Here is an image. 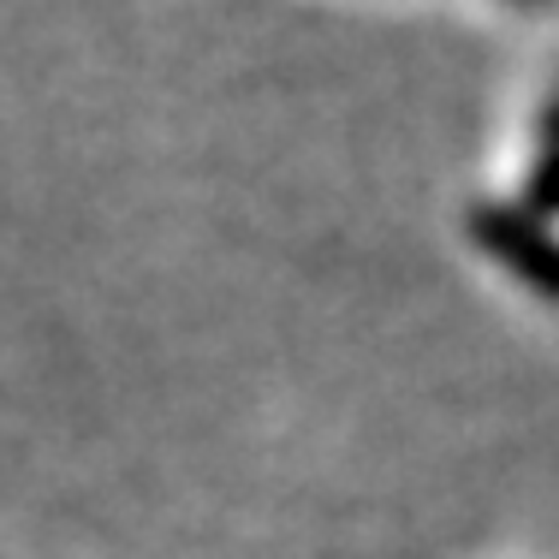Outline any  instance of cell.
Instances as JSON below:
<instances>
[{"label":"cell","mask_w":559,"mask_h":559,"mask_svg":"<svg viewBox=\"0 0 559 559\" xmlns=\"http://www.w3.org/2000/svg\"><path fill=\"white\" fill-rule=\"evenodd\" d=\"M471 238L483 245L488 262H500L518 286H530L542 304H559V233L524 203L483 197L471 209Z\"/></svg>","instance_id":"6da1fadb"},{"label":"cell","mask_w":559,"mask_h":559,"mask_svg":"<svg viewBox=\"0 0 559 559\" xmlns=\"http://www.w3.org/2000/svg\"><path fill=\"white\" fill-rule=\"evenodd\" d=\"M524 209H536L542 221L559 215V96L548 102L542 114V138H536V162H530V179H524Z\"/></svg>","instance_id":"7a4b0ae2"}]
</instances>
